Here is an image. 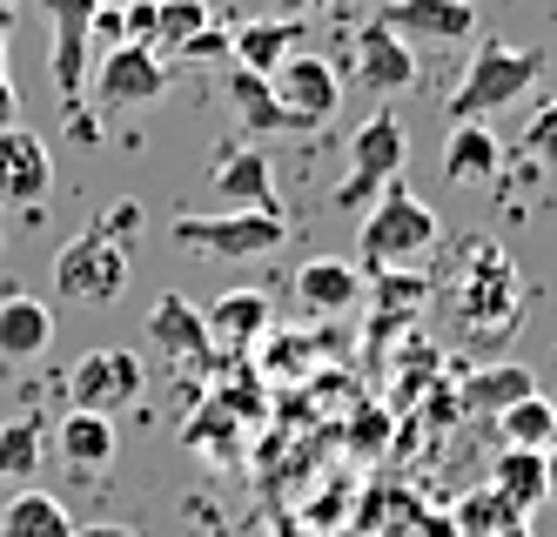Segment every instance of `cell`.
<instances>
[{
    "label": "cell",
    "mask_w": 557,
    "mask_h": 537,
    "mask_svg": "<svg viewBox=\"0 0 557 537\" xmlns=\"http://www.w3.org/2000/svg\"><path fill=\"white\" fill-rule=\"evenodd\" d=\"M54 457L67 471H108L114 464V417H101V410H67L54 424Z\"/></svg>",
    "instance_id": "obj_21"
},
{
    "label": "cell",
    "mask_w": 557,
    "mask_h": 537,
    "mask_svg": "<svg viewBox=\"0 0 557 537\" xmlns=\"http://www.w3.org/2000/svg\"><path fill=\"white\" fill-rule=\"evenodd\" d=\"M202 316H209V337L228 343V350L262 343V337H269V322H275V309H269L262 289H228V296H215Z\"/></svg>",
    "instance_id": "obj_22"
},
{
    "label": "cell",
    "mask_w": 557,
    "mask_h": 537,
    "mask_svg": "<svg viewBox=\"0 0 557 537\" xmlns=\"http://www.w3.org/2000/svg\"><path fill=\"white\" fill-rule=\"evenodd\" d=\"M450 309H457V329L470 343H504L510 329L524 322V282H517V263L491 235L463 242V263H457V282H450Z\"/></svg>",
    "instance_id": "obj_1"
},
{
    "label": "cell",
    "mask_w": 557,
    "mask_h": 537,
    "mask_svg": "<svg viewBox=\"0 0 557 537\" xmlns=\"http://www.w3.org/2000/svg\"><path fill=\"white\" fill-rule=\"evenodd\" d=\"M162 95H169V61L154 54V48L122 40V48L101 54V68H95V108H101V114L135 121V114H148Z\"/></svg>",
    "instance_id": "obj_8"
},
{
    "label": "cell",
    "mask_w": 557,
    "mask_h": 537,
    "mask_svg": "<svg viewBox=\"0 0 557 537\" xmlns=\"http://www.w3.org/2000/svg\"><path fill=\"white\" fill-rule=\"evenodd\" d=\"M289 54H302V21L269 14V21H249V27L228 34V61L243 68V74H262V81H269Z\"/></svg>",
    "instance_id": "obj_18"
},
{
    "label": "cell",
    "mask_w": 557,
    "mask_h": 537,
    "mask_svg": "<svg viewBox=\"0 0 557 537\" xmlns=\"http://www.w3.org/2000/svg\"><path fill=\"white\" fill-rule=\"evenodd\" d=\"M95 8L101 0H48V27H54V88H61V108L74 121V135L95 142V121L82 114L88 108V74H95Z\"/></svg>",
    "instance_id": "obj_7"
},
{
    "label": "cell",
    "mask_w": 557,
    "mask_h": 537,
    "mask_svg": "<svg viewBox=\"0 0 557 537\" xmlns=\"http://www.w3.org/2000/svg\"><path fill=\"white\" fill-rule=\"evenodd\" d=\"M54 195V148L34 129H0V209H41Z\"/></svg>",
    "instance_id": "obj_11"
},
{
    "label": "cell",
    "mask_w": 557,
    "mask_h": 537,
    "mask_svg": "<svg viewBox=\"0 0 557 537\" xmlns=\"http://www.w3.org/2000/svg\"><path fill=\"white\" fill-rule=\"evenodd\" d=\"M101 229H108V235L128 249V242H135V229H141V209H135V202H114V209L101 216Z\"/></svg>",
    "instance_id": "obj_32"
},
{
    "label": "cell",
    "mask_w": 557,
    "mask_h": 537,
    "mask_svg": "<svg viewBox=\"0 0 557 537\" xmlns=\"http://www.w3.org/2000/svg\"><path fill=\"white\" fill-rule=\"evenodd\" d=\"M0 8H21V0H0Z\"/></svg>",
    "instance_id": "obj_37"
},
{
    "label": "cell",
    "mask_w": 557,
    "mask_h": 537,
    "mask_svg": "<svg viewBox=\"0 0 557 537\" xmlns=\"http://www.w3.org/2000/svg\"><path fill=\"white\" fill-rule=\"evenodd\" d=\"M74 537H135L128 524H88V530H74Z\"/></svg>",
    "instance_id": "obj_35"
},
{
    "label": "cell",
    "mask_w": 557,
    "mask_h": 537,
    "mask_svg": "<svg viewBox=\"0 0 557 537\" xmlns=\"http://www.w3.org/2000/svg\"><path fill=\"white\" fill-rule=\"evenodd\" d=\"M54 343V309L41 296H0V363H41Z\"/></svg>",
    "instance_id": "obj_20"
},
{
    "label": "cell",
    "mask_w": 557,
    "mask_h": 537,
    "mask_svg": "<svg viewBox=\"0 0 557 537\" xmlns=\"http://www.w3.org/2000/svg\"><path fill=\"white\" fill-rule=\"evenodd\" d=\"M544 484H550V498H557V443L544 450Z\"/></svg>",
    "instance_id": "obj_36"
},
{
    "label": "cell",
    "mask_w": 557,
    "mask_h": 537,
    "mask_svg": "<svg viewBox=\"0 0 557 537\" xmlns=\"http://www.w3.org/2000/svg\"><path fill=\"white\" fill-rule=\"evenodd\" d=\"M524 148L544 161V169H557V95H550V101H537V114L524 121Z\"/></svg>",
    "instance_id": "obj_29"
},
{
    "label": "cell",
    "mask_w": 557,
    "mask_h": 537,
    "mask_svg": "<svg viewBox=\"0 0 557 537\" xmlns=\"http://www.w3.org/2000/svg\"><path fill=\"white\" fill-rule=\"evenodd\" d=\"M491 490H497V498L510 504V511H537L544 498H550V484H544V450H497V457H491Z\"/></svg>",
    "instance_id": "obj_24"
},
{
    "label": "cell",
    "mask_w": 557,
    "mask_h": 537,
    "mask_svg": "<svg viewBox=\"0 0 557 537\" xmlns=\"http://www.w3.org/2000/svg\"><path fill=\"white\" fill-rule=\"evenodd\" d=\"M363 282H370L363 263H349V256H309L296 269V303L309 316H343V309L363 303Z\"/></svg>",
    "instance_id": "obj_15"
},
{
    "label": "cell",
    "mask_w": 557,
    "mask_h": 537,
    "mask_svg": "<svg viewBox=\"0 0 557 537\" xmlns=\"http://www.w3.org/2000/svg\"><path fill=\"white\" fill-rule=\"evenodd\" d=\"M128 289V249L114 242L101 222L82 229L67 242V249L54 256V296L74 303V309H108L114 296Z\"/></svg>",
    "instance_id": "obj_5"
},
{
    "label": "cell",
    "mask_w": 557,
    "mask_h": 537,
    "mask_svg": "<svg viewBox=\"0 0 557 537\" xmlns=\"http://www.w3.org/2000/svg\"><path fill=\"white\" fill-rule=\"evenodd\" d=\"M169 242L188 256H222V263H256L275 256L289 242V216H262V209H228V216H175Z\"/></svg>",
    "instance_id": "obj_4"
},
{
    "label": "cell",
    "mask_w": 557,
    "mask_h": 537,
    "mask_svg": "<svg viewBox=\"0 0 557 537\" xmlns=\"http://www.w3.org/2000/svg\"><path fill=\"white\" fill-rule=\"evenodd\" d=\"M0 537H74V517H67V504L54 490L27 484V490L8 498V511H0Z\"/></svg>",
    "instance_id": "obj_25"
},
{
    "label": "cell",
    "mask_w": 557,
    "mask_h": 537,
    "mask_svg": "<svg viewBox=\"0 0 557 537\" xmlns=\"http://www.w3.org/2000/svg\"><path fill=\"white\" fill-rule=\"evenodd\" d=\"M154 54L162 61H215V54H228V27H215V14L202 0H162L154 8Z\"/></svg>",
    "instance_id": "obj_14"
},
{
    "label": "cell",
    "mask_w": 557,
    "mask_h": 537,
    "mask_svg": "<svg viewBox=\"0 0 557 537\" xmlns=\"http://www.w3.org/2000/svg\"><path fill=\"white\" fill-rule=\"evenodd\" d=\"M410 303H423V276H389L383 282V322H404Z\"/></svg>",
    "instance_id": "obj_31"
},
{
    "label": "cell",
    "mask_w": 557,
    "mask_h": 537,
    "mask_svg": "<svg viewBox=\"0 0 557 537\" xmlns=\"http://www.w3.org/2000/svg\"><path fill=\"white\" fill-rule=\"evenodd\" d=\"M269 88H275V101H283V114L296 129H323V121H336V108H343V74L323 54H289L269 74Z\"/></svg>",
    "instance_id": "obj_9"
},
{
    "label": "cell",
    "mask_w": 557,
    "mask_h": 537,
    "mask_svg": "<svg viewBox=\"0 0 557 537\" xmlns=\"http://www.w3.org/2000/svg\"><path fill=\"white\" fill-rule=\"evenodd\" d=\"M376 21L410 40V48H457V40L476 34V8L470 0H383Z\"/></svg>",
    "instance_id": "obj_13"
},
{
    "label": "cell",
    "mask_w": 557,
    "mask_h": 537,
    "mask_svg": "<svg viewBox=\"0 0 557 537\" xmlns=\"http://www.w3.org/2000/svg\"><path fill=\"white\" fill-rule=\"evenodd\" d=\"M524 396H537V377L524 363H484V369H470V377L457 383V403L470 410V417H484V424H497L510 403H524Z\"/></svg>",
    "instance_id": "obj_19"
},
{
    "label": "cell",
    "mask_w": 557,
    "mask_h": 537,
    "mask_svg": "<svg viewBox=\"0 0 557 537\" xmlns=\"http://www.w3.org/2000/svg\"><path fill=\"white\" fill-rule=\"evenodd\" d=\"M497 135H491V121H457L450 142H444V182L457 188H476V182H491L497 175Z\"/></svg>",
    "instance_id": "obj_23"
},
{
    "label": "cell",
    "mask_w": 557,
    "mask_h": 537,
    "mask_svg": "<svg viewBox=\"0 0 557 537\" xmlns=\"http://www.w3.org/2000/svg\"><path fill=\"white\" fill-rule=\"evenodd\" d=\"M430 249H436V209L417 188L389 182L376 195V209L363 216V229H356V263H363L370 276H389L404 263H423Z\"/></svg>",
    "instance_id": "obj_2"
},
{
    "label": "cell",
    "mask_w": 557,
    "mask_h": 537,
    "mask_svg": "<svg viewBox=\"0 0 557 537\" xmlns=\"http://www.w3.org/2000/svg\"><path fill=\"white\" fill-rule=\"evenodd\" d=\"M228 108H235V121L243 129H256V135H289L296 121L283 114V101H275V88L262 74H243V68H228Z\"/></svg>",
    "instance_id": "obj_27"
},
{
    "label": "cell",
    "mask_w": 557,
    "mask_h": 537,
    "mask_svg": "<svg viewBox=\"0 0 557 537\" xmlns=\"http://www.w3.org/2000/svg\"><path fill=\"white\" fill-rule=\"evenodd\" d=\"M41 443H48L41 410H21L14 424H0V484H34L41 477Z\"/></svg>",
    "instance_id": "obj_26"
},
{
    "label": "cell",
    "mask_w": 557,
    "mask_h": 537,
    "mask_svg": "<svg viewBox=\"0 0 557 537\" xmlns=\"http://www.w3.org/2000/svg\"><path fill=\"white\" fill-rule=\"evenodd\" d=\"M497 430H504L510 450H550L557 443V403L550 396H524V403H510L497 417Z\"/></svg>",
    "instance_id": "obj_28"
},
{
    "label": "cell",
    "mask_w": 557,
    "mask_h": 537,
    "mask_svg": "<svg viewBox=\"0 0 557 537\" xmlns=\"http://www.w3.org/2000/svg\"><path fill=\"white\" fill-rule=\"evenodd\" d=\"M215 202L222 209H262V216H283L275 202V169L262 148H222L215 161Z\"/></svg>",
    "instance_id": "obj_16"
},
{
    "label": "cell",
    "mask_w": 557,
    "mask_h": 537,
    "mask_svg": "<svg viewBox=\"0 0 557 537\" xmlns=\"http://www.w3.org/2000/svg\"><path fill=\"white\" fill-rule=\"evenodd\" d=\"M404 155H410L404 121H396L389 108H376L363 129L349 135V169H343V182H336V209L356 216V209H363V202H376L389 182H404Z\"/></svg>",
    "instance_id": "obj_6"
},
{
    "label": "cell",
    "mask_w": 557,
    "mask_h": 537,
    "mask_svg": "<svg viewBox=\"0 0 557 537\" xmlns=\"http://www.w3.org/2000/svg\"><path fill=\"white\" fill-rule=\"evenodd\" d=\"M349 81L363 95H376V101L404 95V88H417V48H410V40H396L383 21H363L356 40H349Z\"/></svg>",
    "instance_id": "obj_10"
},
{
    "label": "cell",
    "mask_w": 557,
    "mask_h": 537,
    "mask_svg": "<svg viewBox=\"0 0 557 537\" xmlns=\"http://www.w3.org/2000/svg\"><path fill=\"white\" fill-rule=\"evenodd\" d=\"M410 537H463V530H457V517H450V511H417Z\"/></svg>",
    "instance_id": "obj_33"
},
{
    "label": "cell",
    "mask_w": 557,
    "mask_h": 537,
    "mask_svg": "<svg viewBox=\"0 0 557 537\" xmlns=\"http://www.w3.org/2000/svg\"><path fill=\"white\" fill-rule=\"evenodd\" d=\"M67 396H74V410H101V417L128 410L141 396V356L135 350H88L67 369Z\"/></svg>",
    "instance_id": "obj_12"
},
{
    "label": "cell",
    "mask_w": 557,
    "mask_h": 537,
    "mask_svg": "<svg viewBox=\"0 0 557 537\" xmlns=\"http://www.w3.org/2000/svg\"><path fill=\"white\" fill-rule=\"evenodd\" d=\"M148 343L162 350V356H175V363H209V350H215V337H209V316L195 309L188 296H154V309H148Z\"/></svg>",
    "instance_id": "obj_17"
},
{
    "label": "cell",
    "mask_w": 557,
    "mask_h": 537,
    "mask_svg": "<svg viewBox=\"0 0 557 537\" xmlns=\"http://www.w3.org/2000/svg\"><path fill=\"white\" fill-rule=\"evenodd\" d=\"M8 40H14V8H0V129H14V114H21L14 74H8Z\"/></svg>",
    "instance_id": "obj_30"
},
{
    "label": "cell",
    "mask_w": 557,
    "mask_h": 537,
    "mask_svg": "<svg viewBox=\"0 0 557 537\" xmlns=\"http://www.w3.org/2000/svg\"><path fill=\"white\" fill-rule=\"evenodd\" d=\"M283 21H302V14H315V8H330V0H269Z\"/></svg>",
    "instance_id": "obj_34"
},
{
    "label": "cell",
    "mask_w": 557,
    "mask_h": 537,
    "mask_svg": "<svg viewBox=\"0 0 557 537\" xmlns=\"http://www.w3.org/2000/svg\"><path fill=\"white\" fill-rule=\"evenodd\" d=\"M544 81V48H510V40H484L470 54L463 81L450 88V121H491L517 108Z\"/></svg>",
    "instance_id": "obj_3"
}]
</instances>
